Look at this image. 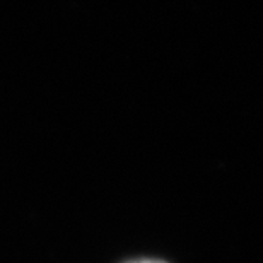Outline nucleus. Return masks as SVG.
<instances>
[{
  "mask_svg": "<svg viewBox=\"0 0 263 263\" xmlns=\"http://www.w3.org/2000/svg\"><path fill=\"white\" fill-rule=\"evenodd\" d=\"M128 263H166L161 260H135V261H128Z\"/></svg>",
  "mask_w": 263,
  "mask_h": 263,
  "instance_id": "f257e3e1",
  "label": "nucleus"
}]
</instances>
